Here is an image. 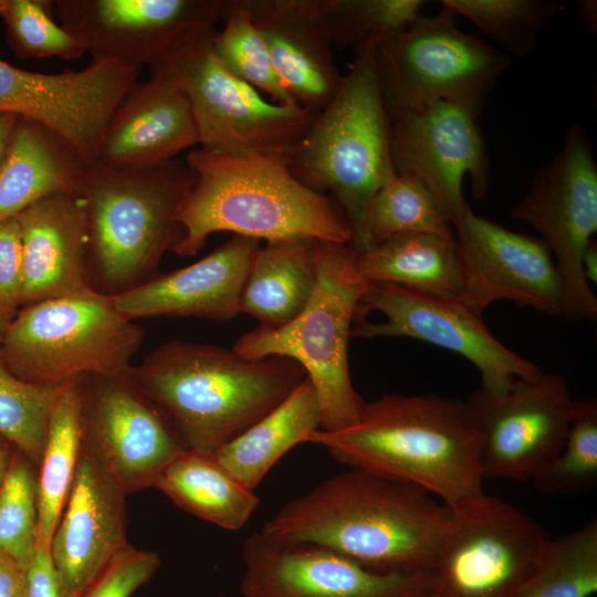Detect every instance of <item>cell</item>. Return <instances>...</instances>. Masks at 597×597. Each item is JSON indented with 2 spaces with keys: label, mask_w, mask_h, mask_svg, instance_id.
<instances>
[{
  "label": "cell",
  "mask_w": 597,
  "mask_h": 597,
  "mask_svg": "<svg viewBox=\"0 0 597 597\" xmlns=\"http://www.w3.org/2000/svg\"><path fill=\"white\" fill-rule=\"evenodd\" d=\"M452 509L409 483L348 468L284 504L270 537L316 544L381 573L432 572Z\"/></svg>",
  "instance_id": "cell-1"
},
{
  "label": "cell",
  "mask_w": 597,
  "mask_h": 597,
  "mask_svg": "<svg viewBox=\"0 0 597 597\" xmlns=\"http://www.w3.org/2000/svg\"><path fill=\"white\" fill-rule=\"evenodd\" d=\"M308 442L348 468L418 486L450 507L481 494L482 437L468 400L434 394H388L366 402L339 430Z\"/></svg>",
  "instance_id": "cell-2"
},
{
  "label": "cell",
  "mask_w": 597,
  "mask_h": 597,
  "mask_svg": "<svg viewBox=\"0 0 597 597\" xmlns=\"http://www.w3.org/2000/svg\"><path fill=\"white\" fill-rule=\"evenodd\" d=\"M187 450L213 454L280 405L306 378L295 360L248 359L232 348L171 341L128 371Z\"/></svg>",
  "instance_id": "cell-3"
},
{
  "label": "cell",
  "mask_w": 597,
  "mask_h": 597,
  "mask_svg": "<svg viewBox=\"0 0 597 597\" xmlns=\"http://www.w3.org/2000/svg\"><path fill=\"white\" fill-rule=\"evenodd\" d=\"M185 161L196 181L178 208L184 238L178 256L200 251L214 232L266 241L308 237L349 243V222L337 202L302 184L286 160L191 149Z\"/></svg>",
  "instance_id": "cell-4"
},
{
  "label": "cell",
  "mask_w": 597,
  "mask_h": 597,
  "mask_svg": "<svg viewBox=\"0 0 597 597\" xmlns=\"http://www.w3.org/2000/svg\"><path fill=\"white\" fill-rule=\"evenodd\" d=\"M378 41L358 52L331 102L318 111L286 158L305 186L329 196L352 231L348 245L370 248L368 216L379 188L396 172L390 153L391 121L379 87L375 54Z\"/></svg>",
  "instance_id": "cell-5"
},
{
  "label": "cell",
  "mask_w": 597,
  "mask_h": 597,
  "mask_svg": "<svg viewBox=\"0 0 597 597\" xmlns=\"http://www.w3.org/2000/svg\"><path fill=\"white\" fill-rule=\"evenodd\" d=\"M195 181L177 158L145 171L86 166L81 196L94 290L114 296L155 276L161 258L184 238L176 214Z\"/></svg>",
  "instance_id": "cell-6"
},
{
  "label": "cell",
  "mask_w": 597,
  "mask_h": 597,
  "mask_svg": "<svg viewBox=\"0 0 597 597\" xmlns=\"http://www.w3.org/2000/svg\"><path fill=\"white\" fill-rule=\"evenodd\" d=\"M355 258L347 243L316 240L317 279L306 306L283 325L244 333L232 347L248 359L282 356L298 363L315 390L324 431L354 423L366 404L348 366V341L367 286L356 275Z\"/></svg>",
  "instance_id": "cell-7"
},
{
  "label": "cell",
  "mask_w": 597,
  "mask_h": 597,
  "mask_svg": "<svg viewBox=\"0 0 597 597\" xmlns=\"http://www.w3.org/2000/svg\"><path fill=\"white\" fill-rule=\"evenodd\" d=\"M144 335L112 295L91 289L21 306L2 335L0 358L25 381L63 387L84 376L127 374Z\"/></svg>",
  "instance_id": "cell-8"
},
{
  "label": "cell",
  "mask_w": 597,
  "mask_h": 597,
  "mask_svg": "<svg viewBox=\"0 0 597 597\" xmlns=\"http://www.w3.org/2000/svg\"><path fill=\"white\" fill-rule=\"evenodd\" d=\"M216 27L201 28L149 66L186 95L199 147L227 155L286 160L317 112L281 105L230 73L212 50Z\"/></svg>",
  "instance_id": "cell-9"
},
{
  "label": "cell",
  "mask_w": 597,
  "mask_h": 597,
  "mask_svg": "<svg viewBox=\"0 0 597 597\" xmlns=\"http://www.w3.org/2000/svg\"><path fill=\"white\" fill-rule=\"evenodd\" d=\"M446 6L423 14L405 31L381 40L376 73L389 117L444 101L479 117L511 60L507 53L468 34Z\"/></svg>",
  "instance_id": "cell-10"
},
{
  "label": "cell",
  "mask_w": 597,
  "mask_h": 597,
  "mask_svg": "<svg viewBox=\"0 0 597 597\" xmlns=\"http://www.w3.org/2000/svg\"><path fill=\"white\" fill-rule=\"evenodd\" d=\"M452 509L429 597H517L552 536L492 494Z\"/></svg>",
  "instance_id": "cell-11"
},
{
  "label": "cell",
  "mask_w": 597,
  "mask_h": 597,
  "mask_svg": "<svg viewBox=\"0 0 597 597\" xmlns=\"http://www.w3.org/2000/svg\"><path fill=\"white\" fill-rule=\"evenodd\" d=\"M511 217L532 226L555 255L563 284V316L595 320L597 297L582 261L597 230V166L582 126L568 128L561 151L541 167Z\"/></svg>",
  "instance_id": "cell-12"
},
{
  "label": "cell",
  "mask_w": 597,
  "mask_h": 597,
  "mask_svg": "<svg viewBox=\"0 0 597 597\" xmlns=\"http://www.w3.org/2000/svg\"><path fill=\"white\" fill-rule=\"evenodd\" d=\"M352 337L404 336L457 353L480 371L482 388L503 395L516 379L542 370L502 344L481 315L458 300L441 298L389 283H367L359 298Z\"/></svg>",
  "instance_id": "cell-13"
},
{
  "label": "cell",
  "mask_w": 597,
  "mask_h": 597,
  "mask_svg": "<svg viewBox=\"0 0 597 597\" xmlns=\"http://www.w3.org/2000/svg\"><path fill=\"white\" fill-rule=\"evenodd\" d=\"M77 387L82 448L126 495L154 486L187 450L128 373L84 376Z\"/></svg>",
  "instance_id": "cell-14"
},
{
  "label": "cell",
  "mask_w": 597,
  "mask_h": 597,
  "mask_svg": "<svg viewBox=\"0 0 597 597\" xmlns=\"http://www.w3.org/2000/svg\"><path fill=\"white\" fill-rule=\"evenodd\" d=\"M479 425L483 479L533 480L561 451L574 400L563 376L516 379L503 395L468 399Z\"/></svg>",
  "instance_id": "cell-15"
},
{
  "label": "cell",
  "mask_w": 597,
  "mask_h": 597,
  "mask_svg": "<svg viewBox=\"0 0 597 597\" xmlns=\"http://www.w3.org/2000/svg\"><path fill=\"white\" fill-rule=\"evenodd\" d=\"M139 69L92 61L81 71L48 74L0 60V113L41 124L91 165L98 160L107 123Z\"/></svg>",
  "instance_id": "cell-16"
},
{
  "label": "cell",
  "mask_w": 597,
  "mask_h": 597,
  "mask_svg": "<svg viewBox=\"0 0 597 597\" xmlns=\"http://www.w3.org/2000/svg\"><path fill=\"white\" fill-rule=\"evenodd\" d=\"M242 597H429L432 572L381 573L329 548L253 532L243 542Z\"/></svg>",
  "instance_id": "cell-17"
},
{
  "label": "cell",
  "mask_w": 597,
  "mask_h": 597,
  "mask_svg": "<svg viewBox=\"0 0 597 597\" xmlns=\"http://www.w3.org/2000/svg\"><path fill=\"white\" fill-rule=\"evenodd\" d=\"M461 272L458 301L482 313L507 300L563 316V284L546 244L475 214L469 207L453 223Z\"/></svg>",
  "instance_id": "cell-18"
},
{
  "label": "cell",
  "mask_w": 597,
  "mask_h": 597,
  "mask_svg": "<svg viewBox=\"0 0 597 597\" xmlns=\"http://www.w3.org/2000/svg\"><path fill=\"white\" fill-rule=\"evenodd\" d=\"M92 61L151 66L192 32L216 27L220 0H53Z\"/></svg>",
  "instance_id": "cell-19"
},
{
  "label": "cell",
  "mask_w": 597,
  "mask_h": 597,
  "mask_svg": "<svg viewBox=\"0 0 597 597\" xmlns=\"http://www.w3.org/2000/svg\"><path fill=\"white\" fill-rule=\"evenodd\" d=\"M476 119L463 107L444 101L390 117L395 172L421 182L451 223L470 207L462 193L465 175H470L475 199L483 198L489 187V155Z\"/></svg>",
  "instance_id": "cell-20"
},
{
  "label": "cell",
  "mask_w": 597,
  "mask_h": 597,
  "mask_svg": "<svg viewBox=\"0 0 597 597\" xmlns=\"http://www.w3.org/2000/svg\"><path fill=\"white\" fill-rule=\"evenodd\" d=\"M124 491L81 446L50 553L65 597H80L127 545Z\"/></svg>",
  "instance_id": "cell-21"
},
{
  "label": "cell",
  "mask_w": 597,
  "mask_h": 597,
  "mask_svg": "<svg viewBox=\"0 0 597 597\" xmlns=\"http://www.w3.org/2000/svg\"><path fill=\"white\" fill-rule=\"evenodd\" d=\"M260 240L233 234L199 261L114 295L127 318L197 317L227 322L240 314V296Z\"/></svg>",
  "instance_id": "cell-22"
},
{
  "label": "cell",
  "mask_w": 597,
  "mask_h": 597,
  "mask_svg": "<svg viewBox=\"0 0 597 597\" xmlns=\"http://www.w3.org/2000/svg\"><path fill=\"white\" fill-rule=\"evenodd\" d=\"M199 145L189 102L174 83L151 77L136 82L105 128L98 163L123 171H145Z\"/></svg>",
  "instance_id": "cell-23"
},
{
  "label": "cell",
  "mask_w": 597,
  "mask_h": 597,
  "mask_svg": "<svg viewBox=\"0 0 597 597\" xmlns=\"http://www.w3.org/2000/svg\"><path fill=\"white\" fill-rule=\"evenodd\" d=\"M22 245V305L93 289L81 192L56 193L17 216Z\"/></svg>",
  "instance_id": "cell-24"
},
{
  "label": "cell",
  "mask_w": 597,
  "mask_h": 597,
  "mask_svg": "<svg viewBox=\"0 0 597 597\" xmlns=\"http://www.w3.org/2000/svg\"><path fill=\"white\" fill-rule=\"evenodd\" d=\"M274 70L294 100L318 112L337 93L343 75L323 31L314 0H243Z\"/></svg>",
  "instance_id": "cell-25"
},
{
  "label": "cell",
  "mask_w": 597,
  "mask_h": 597,
  "mask_svg": "<svg viewBox=\"0 0 597 597\" xmlns=\"http://www.w3.org/2000/svg\"><path fill=\"white\" fill-rule=\"evenodd\" d=\"M86 166L55 133L19 117L0 161V220L49 196L81 192Z\"/></svg>",
  "instance_id": "cell-26"
},
{
  "label": "cell",
  "mask_w": 597,
  "mask_h": 597,
  "mask_svg": "<svg viewBox=\"0 0 597 597\" xmlns=\"http://www.w3.org/2000/svg\"><path fill=\"white\" fill-rule=\"evenodd\" d=\"M317 279L316 239L266 241L254 253L240 296V313L260 325L280 326L306 306Z\"/></svg>",
  "instance_id": "cell-27"
},
{
  "label": "cell",
  "mask_w": 597,
  "mask_h": 597,
  "mask_svg": "<svg viewBox=\"0 0 597 597\" xmlns=\"http://www.w3.org/2000/svg\"><path fill=\"white\" fill-rule=\"evenodd\" d=\"M355 272L365 283H389L457 300L461 272L455 234L411 232L394 235L356 253Z\"/></svg>",
  "instance_id": "cell-28"
},
{
  "label": "cell",
  "mask_w": 597,
  "mask_h": 597,
  "mask_svg": "<svg viewBox=\"0 0 597 597\" xmlns=\"http://www.w3.org/2000/svg\"><path fill=\"white\" fill-rule=\"evenodd\" d=\"M320 428L318 400L305 378L280 405L221 446L213 457L234 479L254 491L287 451L308 442Z\"/></svg>",
  "instance_id": "cell-29"
},
{
  "label": "cell",
  "mask_w": 597,
  "mask_h": 597,
  "mask_svg": "<svg viewBox=\"0 0 597 597\" xmlns=\"http://www.w3.org/2000/svg\"><path fill=\"white\" fill-rule=\"evenodd\" d=\"M156 489L179 509L221 528L243 527L259 498L234 479L213 454L186 450L156 481Z\"/></svg>",
  "instance_id": "cell-30"
},
{
  "label": "cell",
  "mask_w": 597,
  "mask_h": 597,
  "mask_svg": "<svg viewBox=\"0 0 597 597\" xmlns=\"http://www.w3.org/2000/svg\"><path fill=\"white\" fill-rule=\"evenodd\" d=\"M77 380L65 386L53 409L36 479L38 548L50 549L67 501L81 452Z\"/></svg>",
  "instance_id": "cell-31"
},
{
  "label": "cell",
  "mask_w": 597,
  "mask_h": 597,
  "mask_svg": "<svg viewBox=\"0 0 597 597\" xmlns=\"http://www.w3.org/2000/svg\"><path fill=\"white\" fill-rule=\"evenodd\" d=\"M220 21L223 27L214 32L211 41L220 63L273 103L297 105L279 78L268 46L243 0H220Z\"/></svg>",
  "instance_id": "cell-32"
},
{
  "label": "cell",
  "mask_w": 597,
  "mask_h": 597,
  "mask_svg": "<svg viewBox=\"0 0 597 597\" xmlns=\"http://www.w3.org/2000/svg\"><path fill=\"white\" fill-rule=\"evenodd\" d=\"M597 591V520L552 537L517 597H590Z\"/></svg>",
  "instance_id": "cell-33"
},
{
  "label": "cell",
  "mask_w": 597,
  "mask_h": 597,
  "mask_svg": "<svg viewBox=\"0 0 597 597\" xmlns=\"http://www.w3.org/2000/svg\"><path fill=\"white\" fill-rule=\"evenodd\" d=\"M315 11L331 45L355 53L396 35L421 13L422 0H314Z\"/></svg>",
  "instance_id": "cell-34"
},
{
  "label": "cell",
  "mask_w": 597,
  "mask_h": 597,
  "mask_svg": "<svg viewBox=\"0 0 597 597\" xmlns=\"http://www.w3.org/2000/svg\"><path fill=\"white\" fill-rule=\"evenodd\" d=\"M411 232L453 234L454 230L442 206L421 182L395 174L379 188L369 209L370 248Z\"/></svg>",
  "instance_id": "cell-35"
},
{
  "label": "cell",
  "mask_w": 597,
  "mask_h": 597,
  "mask_svg": "<svg viewBox=\"0 0 597 597\" xmlns=\"http://www.w3.org/2000/svg\"><path fill=\"white\" fill-rule=\"evenodd\" d=\"M441 4L519 56L535 49L540 33L562 9L551 0H443Z\"/></svg>",
  "instance_id": "cell-36"
},
{
  "label": "cell",
  "mask_w": 597,
  "mask_h": 597,
  "mask_svg": "<svg viewBox=\"0 0 597 597\" xmlns=\"http://www.w3.org/2000/svg\"><path fill=\"white\" fill-rule=\"evenodd\" d=\"M65 386L46 387L25 381L11 373L0 358V437L34 465L40 464L50 419Z\"/></svg>",
  "instance_id": "cell-37"
},
{
  "label": "cell",
  "mask_w": 597,
  "mask_h": 597,
  "mask_svg": "<svg viewBox=\"0 0 597 597\" xmlns=\"http://www.w3.org/2000/svg\"><path fill=\"white\" fill-rule=\"evenodd\" d=\"M547 495H575L597 484V400H574L573 416L558 454L533 479Z\"/></svg>",
  "instance_id": "cell-38"
},
{
  "label": "cell",
  "mask_w": 597,
  "mask_h": 597,
  "mask_svg": "<svg viewBox=\"0 0 597 597\" xmlns=\"http://www.w3.org/2000/svg\"><path fill=\"white\" fill-rule=\"evenodd\" d=\"M14 451L0 488V552L27 569L38 549V474Z\"/></svg>",
  "instance_id": "cell-39"
},
{
  "label": "cell",
  "mask_w": 597,
  "mask_h": 597,
  "mask_svg": "<svg viewBox=\"0 0 597 597\" xmlns=\"http://www.w3.org/2000/svg\"><path fill=\"white\" fill-rule=\"evenodd\" d=\"M53 0H0L8 43L22 59L77 60L82 43L53 18Z\"/></svg>",
  "instance_id": "cell-40"
},
{
  "label": "cell",
  "mask_w": 597,
  "mask_h": 597,
  "mask_svg": "<svg viewBox=\"0 0 597 597\" xmlns=\"http://www.w3.org/2000/svg\"><path fill=\"white\" fill-rule=\"evenodd\" d=\"M156 552L129 544L118 553L80 597H130L160 566Z\"/></svg>",
  "instance_id": "cell-41"
},
{
  "label": "cell",
  "mask_w": 597,
  "mask_h": 597,
  "mask_svg": "<svg viewBox=\"0 0 597 597\" xmlns=\"http://www.w3.org/2000/svg\"><path fill=\"white\" fill-rule=\"evenodd\" d=\"M22 245L17 217L0 220V307L14 316L22 305Z\"/></svg>",
  "instance_id": "cell-42"
},
{
  "label": "cell",
  "mask_w": 597,
  "mask_h": 597,
  "mask_svg": "<svg viewBox=\"0 0 597 597\" xmlns=\"http://www.w3.org/2000/svg\"><path fill=\"white\" fill-rule=\"evenodd\" d=\"M25 597H65L50 549L38 548L25 569Z\"/></svg>",
  "instance_id": "cell-43"
},
{
  "label": "cell",
  "mask_w": 597,
  "mask_h": 597,
  "mask_svg": "<svg viewBox=\"0 0 597 597\" xmlns=\"http://www.w3.org/2000/svg\"><path fill=\"white\" fill-rule=\"evenodd\" d=\"M0 597H25V569L1 552Z\"/></svg>",
  "instance_id": "cell-44"
},
{
  "label": "cell",
  "mask_w": 597,
  "mask_h": 597,
  "mask_svg": "<svg viewBox=\"0 0 597 597\" xmlns=\"http://www.w3.org/2000/svg\"><path fill=\"white\" fill-rule=\"evenodd\" d=\"M583 270L587 282L597 283V245L590 241L583 255Z\"/></svg>",
  "instance_id": "cell-45"
},
{
  "label": "cell",
  "mask_w": 597,
  "mask_h": 597,
  "mask_svg": "<svg viewBox=\"0 0 597 597\" xmlns=\"http://www.w3.org/2000/svg\"><path fill=\"white\" fill-rule=\"evenodd\" d=\"M19 116L14 114L0 113V161L9 144Z\"/></svg>",
  "instance_id": "cell-46"
},
{
  "label": "cell",
  "mask_w": 597,
  "mask_h": 597,
  "mask_svg": "<svg viewBox=\"0 0 597 597\" xmlns=\"http://www.w3.org/2000/svg\"><path fill=\"white\" fill-rule=\"evenodd\" d=\"M15 449L4 438L0 437V488L8 471L11 458Z\"/></svg>",
  "instance_id": "cell-47"
},
{
  "label": "cell",
  "mask_w": 597,
  "mask_h": 597,
  "mask_svg": "<svg viewBox=\"0 0 597 597\" xmlns=\"http://www.w3.org/2000/svg\"><path fill=\"white\" fill-rule=\"evenodd\" d=\"M580 13L589 30H596V1H582Z\"/></svg>",
  "instance_id": "cell-48"
},
{
  "label": "cell",
  "mask_w": 597,
  "mask_h": 597,
  "mask_svg": "<svg viewBox=\"0 0 597 597\" xmlns=\"http://www.w3.org/2000/svg\"><path fill=\"white\" fill-rule=\"evenodd\" d=\"M11 320H12V316H10L6 312H3L1 310V307H0V342H1L2 335H3L7 326L10 323Z\"/></svg>",
  "instance_id": "cell-49"
}]
</instances>
